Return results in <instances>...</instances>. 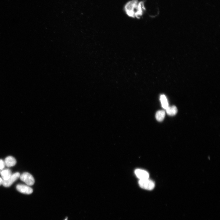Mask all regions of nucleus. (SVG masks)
<instances>
[{
    "label": "nucleus",
    "mask_w": 220,
    "mask_h": 220,
    "mask_svg": "<svg viewBox=\"0 0 220 220\" xmlns=\"http://www.w3.org/2000/svg\"><path fill=\"white\" fill-rule=\"evenodd\" d=\"M124 8L128 16L137 19L140 18L146 10L144 2L139 0H130L126 3Z\"/></svg>",
    "instance_id": "f257e3e1"
},
{
    "label": "nucleus",
    "mask_w": 220,
    "mask_h": 220,
    "mask_svg": "<svg viewBox=\"0 0 220 220\" xmlns=\"http://www.w3.org/2000/svg\"><path fill=\"white\" fill-rule=\"evenodd\" d=\"M139 184L142 188L148 190H152L154 189L155 186L153 181L149 179L140 180Z\"/></svg>",
    "instance_id": "f03ea898"
},
{
    "label": "nucleus",
    "mask_w": 220,
    "mask_h": 220,
    "mask_svg": "<svg viewBox=\"0 0 220 220\" xmlns=\"http://www.w3.org/2000/svg\"><path fill=\"white\" fill-rule=\"evenodd\" d=\"M20 179L28 186H31L34 185L35 180L31 174L27 172H24L20 176Z\"/></svg>",
    "instance_id": "7ed1b4c3"
},
{
    "label": "nucleus",
    "mask_w": 220,
    "mask_h": 220,
    "mask_svg": "<svg viewBox=\"0 0 220 220\" xmlns=\"http://www.w3.org/2000/svg\"><path fill=\"white\" fill-rule=\"evenodd\" d=\"M20 173L17 172L12 174L11 177L7 180H3V185L6 187L10 186L13 183L20 177Z\"/></svg>",
    "instance_id": "20e7f679"
},
{
    "label": "nucleus",
    "mask_w": 220,
    "mask_h": 220,
    "mask_svg": "<svg viewBox=\"0 0 220 220\" xmlns=\"http://www.w3.org/2000/svg\"><path fill=\"white\" fill-rule=\"evenodd\" d=\"M16 189L19 192L27 195H30L33 192V189L29 186L23 184L18 185Z\"/></svg>",
    "instance_id": "39448f33"
},
{
    "label": "nucleus",
    "mask_w": 220,
    "mask_h": 220,
    "mask_svg": "<svg viewBox=\"0 0 220 220\" xmlns=\"http://www.w3.org/2000/svg\"><path fill=\"white\" fill-rule=\"evenodd\" d=\"M135 172V175L140 180L148 179L149 177V173L145 170L137 169Z\"/></svg>",
    "instance_id": "423d86ee"
},
{
    "label": "nucleus",
    "mask_w": 220,
    "mask_h": 220,
    "mask_svg": "<svg viewBox=\"0 0 220 220\" xmlns=\"http://www.w3.org/2000/svg\"><path fill=\"white\" fill-rule=\"evenodd\" d=\"M16 163L15 159L14 157L11 156L6 157L4 161L5 166L8 167L14 166L16 164Z\"/></svg>",
    "instance_id": "0eeeda50"
},
{
    "label": "nucleus",
    "mask_w": 220,
    "mask_h": 220,
    "mask_svg": "<svg viewBox=\"0 0 220 220\" xmlns=\"http://www.w3.org/2000/svg\"><path fill=\"white\" fill-rule=\"evenodd\" d=\"M167 114L170 116H173L176 115L178 112V109L175 106H169L166 109Z\"/></svg>",
    "instance_id": "6e6552de"
},
{
    "label": "nucleus",
    "mask_w": 220,
    "mask_h": 220,
    "mask_svg": "<svg viewBox=\"0 0 220 220\" xmlns=\"http://www.w3.org/2000/svg\"><path fill=\"white\" fill-rule=\"evenodd\" d=\"M1 174L3 180H7L12 174L11 171L9 169L3 170Z\"/></svg>",
    "instance_id": "1a4fd4ad"
},
{
    "label": "nucleus",
    "mask_w": 220,
    "mask_h": 220,
    "mask_svg": "<svg viewBox=\"0 0 220 220\" xmlns=\"http://www.w3.org/2000/svg\"><path fill=\"white\" fill-rule=\"evenodd\" d=\"M160 100L162 106L166 109L169 106L167 99L164 95H162L160 96Z\"/></svg>",
    "instance_id": "9d476101"
},
{
    "label": "nucleus",
    "mask_w": 220,
    "mask_h": 220,
    "mask_svg": "<svg viewBox=\"0 0 220 220\" xmlns=\"http://www.w3.org/2000/svg\"><path fill=\"white\" fill-rule=\"evenodd\" d=\"M165 112L163 110H160L158 111L155 115V117L157 120L159 121H162L165 118Z\"/></svg>",
    "instance_id": "9b49d317"
},
{
    "label": "nucleus",
    "mask_w": 220,
    "mask_h": 220,
    "mask_svg": "<svg viewBox=\"0 0 220 220\" xmlns=\"http://www.w3.org/2000/svg\"><path fill=\"white\" fill-rule=\"evenodd\" d=\"M5 166L4 161L2 159H0V170H3Z\"/></svg>",
    "instance_id": "f8f14e48"
},
{
    "label": "nucleus",
    "mask_w": 220,
    "mask_h": 220,
    "mask_svg": "<svg viewBox=\"0 0 220 220\" xmlns=\"http://www.w3.org/2000/svg\"><path fill=\"white\" fill-rule=\"evenodd\" d=\"M3 179L1 178H0V186L3 183Z\"/></svg>",
    "instance_id": "ddd939ff"
},
{
    "label": "nucleus",
    "mask_w": 220,
    "mask_h": 220,
    "mask_svg": "<svg viewBox=\"0 0 220 220\" xmlns=\"http://www.w3.org/2000/svg\"><path fill=\"white\" fill-rule=\"evenodd\" d=\"M67 219H68V218L67 217V218H66V219H64V220H67Z\"/></svg>",
    "instance_id": "4468645a"
},
{
    "label": "nucleus",
    "mask_w": 220,
    "mask_h": 220,
    "mask_svg": "<svg viewBox=\"0 0 220 220\" xmlns=\"http://www.w3.org/2000/svg\"><path fill=\"white\" fill-rule=\"evenodd\" d=\"M1 171H0V174H1Z\"/></svg>",
    "instance_id": "2eb2a0df"
}]
</instances>
